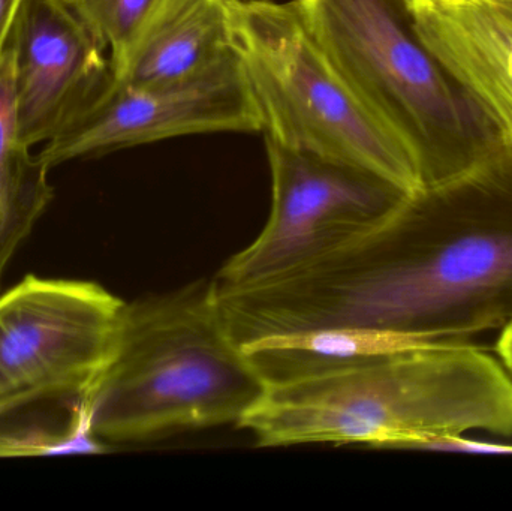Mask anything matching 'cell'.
<instances>
[{
  "instance_id": "obj_17",
  "label": "cell",
  "mask_w": 512,
  "mask_h": 511,
  "mask_svg": "<svg viewBox=\"0 0 512 511\" xmlns=\"http://www.w3.org/2000/svg\"><path fill=\"white\" fill-rule=\"evenodd\" d=\"M415 0H406V3H408V6L411 5V3H414Z\"/></svg>"
},
{
  "instance_id": "obj_4",
  "label": "cell",
  "mask_w": 512,
  "mask_h": 511,
  "mask_svg": "<svg viewBox=\"0 0 512 511\" xmlns=\"http://www.w3.org/2000/svg\"><path fill=\"white\" fill-rule=\"evenodd\" d=\"M367 110L417 155L424 188L471 170L502 141L415 32L406 0H295Z\"/></svg>"
},
{
  "instance_id": "obj_13",
  "label": "cell",
  "mask_w": 512,
  "mask_h": 511,
  "mask_svg": "<svg viewBox=\"0 0 512 511\" xmlns=\"http://www.w3.org/2000/svg\"><path fill=\"white\" fill-rule=\"evenodd\" d=\"M119 68L168 0H66Z\"/></svg>"
},
{
  "instance_id": "obj_10",
  "label": "cell",
  "mask_w": 512,
  "mask_h": 511,
  "mask_svg": "<svg viewBox=\"0 0 512 511\" xmlns=\"http://www.w3.org/2000/svg\"><path fill=\"white\" fill-rule=\"evenodd\" d=\"M415 32L512 146V0H415Z\"/></svg>"
},
{
  "instance_id": "obj_5",
  "label": "cell",
  "mask_w": 512,
  "mask_h": 511,
  "mask_svg": "<svg viewBox=\"0 0 512 511\" xmlns=\"http://www.w3.org/2000/svg\"><path fill=\"white\" fill-rule=\"evenodd\" d=\"M228 8L265 138L367 168L411 195L424 189L417 155L352 92L295 0H228Z\"/></svg>"
},
{
  "instance_id": "obj_3",
  "label": "cell",
  "mask_w": 512,
  "mask_h": 511,
  "mask_svg": "<svg viewBox=\"0 0 512 511\" xmlns=\"http://www.w3.org/2000/svg\"><path fill=\"white\" fill-rule=\"evenodd\" d=\"M267 389L228 329L215 279H198L125 302L84 407L102 443H140L239 426Z\"/></svg>"
},
{
  "instance_id": "obj_2",
  "label": "cell",
  "mask_w": 512,
  "mask_h": 511,
  "mask_svg": "<svg viewBox=\"0 0 512 511\" xmlns=\"http://www.w3.org/2000/svg\"><path fill=\"white\" fill-rule=\"evenodd\" d=\"M239 428L259 447L337 444L435 449L469 432L512 435V378L466 342L270 386Z\"/></svg>"
},
{
  "instance_id": "obj_15",
  "label": "cell",
  "mask_w": 512,
  "mask_h": 511,
  "mask_svg": "<svg viewBox=\"0 0 512 511\" xmlns=\"http://www.w3.org/2000/svg\"><path fill=\"white\" fill-rule=\"evenodd\" d=\"M495 351L498 354L499 362L507 369L512 378V317L501 327Z\"/></svg>"
},
{
  "instance_id": "obj_9",
  "label": "cell",
  "mask_w": 512,
  "mask_h": 511,
  "mask_svg": "<svg viewBox=\"0 0 512 511\" xmlns=\"http://www.w3.org/2000/svg\"><path fill=\"white\" fill-rule=\"evenodd\" d=\"M8 42L21 141L47 143L110 77V59L66 0H21Z\"/></svg>"
},
{
  "instance_id": "obj_7",
  "label": "cell",
  "mask_w": 512,
  "mask_h": 511,
  "mask_svg": "<svg viewBox=\"0 0 512 511\" xmlns=\"http://www.w3.org/2000/svg\"><path fill=\"white\" fill-rule=\"evenodd\" d=\"M125 302L102 285L29 275L0 296V422L39 402L83 404Z\"/></svg>"
},
{
  "instance_id": "obj_8",
  "label": "cell",
  "mask_w": 512,
  "mask_h": 511,
  "mask_svg": "<svg viewBox=\"0 0 512 511\" xmlns=\"http://www.w3.org/2000/svg\"><path fill=\"white\" fill-rule=\"evenodd\" d=\"M261 131V114L236 51L210 71L176 83L134 86L111 71L38 156L53 168L183 135Z\"/></svg>"
},
{
  "instance_id": "obj_11",
  "label": "cell",
  "mask_w": 512,
  "mask_h": 511,
  "mask_svg": "<svg viewBox=\"0 0 512 511\" xmlns=\"http://www.w3.org/2000/svg\"><path fill=\"white\" fill-rule=\"evenodd\" d=\"M236 53L228 0H168L128 59L111 68L134 86L204 74Z\"/></svg>"
},
{
  "instance_id": "obj_16",
  "label": "cell",
  "mask_w": 512,
  "mask_h": 511,
  "mask_svg": "<svg viewBox=\"0 0 512 511\" xmlns=\"http://www.w3.org/2000/svg\"><path fill=\"white\" fill-rule=\"evenodd\" d=\"M21 0H0V56L8 42L9 32Z\"/></svg>"
},
{
  "instance_id": "obj_6",
  "label": "cell",
  "mask_w": 512,
  "mask_h": 511,
  "mask_svg": "<svg viewBox=\"0 0 512 511\" xmlns=\"http://www.w3.org/2000/svg\"><path fill=\"white\" fill-rule=\"evenodd\" d=\"M271 212L251 245L216 273L219 287L265 281L361 239L387 221L408 192L367 168L265 138Z\"/></svg>"
},
{
  "instance_id": "obj_1",
  "label": "cell",
  "mask_w": 512,
  "mask_h": 511,
  "mask_svg": "<svg viewBox=\"0 0 512 511\" xmlns=\"http://www.w3.org/2000/svg\"><path fill=\"white\" fill-rule=\"evenodd\" d=\"M239 344L358 327L465 342L512 317V146L409 195L375 230L292 272L219 293Z\"/></svg>"
},
{
  "instance_id": "obj_12",
  "label": "cell",
  "mask_w": 512,
  "mask_h": 511,
  "mask_svg": "<svg viewBox=\"0 0 512 511\" xmlns=\"http://www.w3.org/2000/svg\"><path fill=\"white\" fill-rule=\"evenodd\" d=\"M48 171L50 167L27 146L0 158V279L53 198Z\"/></svg>"
},
{
  "instance_id": "obj_14",
  "label": "cell",
  "mask_w": 512,
  "mask_h": 511,
  "mask_svg": "<svg viewBox=\"0 0 512 511\" xmlns=\"http://www.w3.org/2000/svg\"><path fill=\"white\" fill-rule=\"evenodd\" d=\"M105 449V444L90 429L86 408L72 425L62 429L0 428V456L104 453Z\"/></svg>"
}]
</instances>
